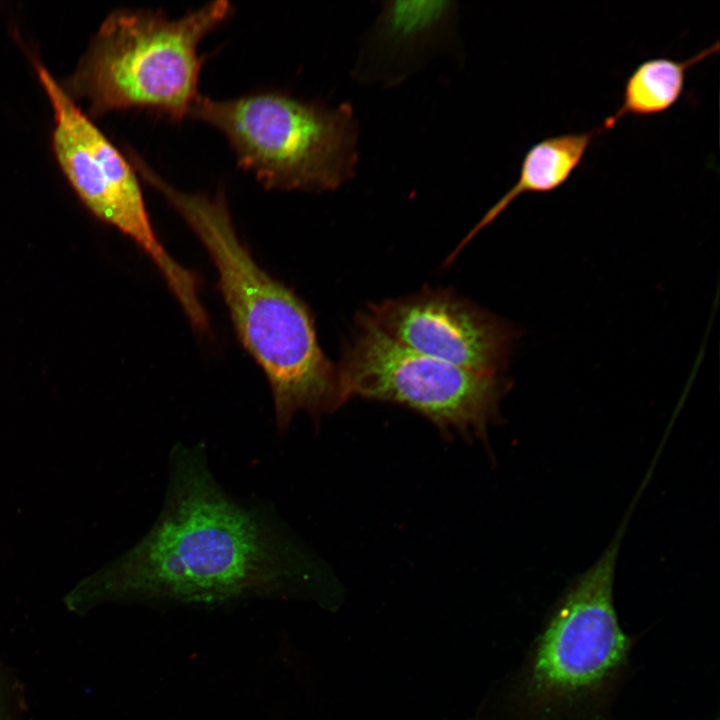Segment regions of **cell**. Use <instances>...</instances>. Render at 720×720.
Listing matches in <instances>:
<instances>
[{"label": "cell", "instance_id": "6da1fadb", "mask_svg": "<svg viewBox=\"0 0 720 720\" xmlns=\"http://www.w3.org/2000/svg\"><path fill=\"white\" fill-rule=\"evenodd\" d=\"M158 517L127 552L65 598L85 612L106 602L167 600L220 604L289 593L308 561L280 519L232 496L200 444H177Z\"/></svg>", "mask_w": 720, "mask_h": 720}, {"label": "cell", "instance_id": "7a4b0ae2", "mask_svg": "<svg viewBox=\"0 0 720 720\" xmlns=\"http://www.w3.org/2000/svg\"><path fill=\"white\" fill-rule=\"evenodd\" d=\"M141 176L210 254L237 335L270 384L278 432L300 411L316 417L339 408L346 399L338 368L322 352L308 308L253 259L236 234L223 194L182 191L149 166Z\"/></svg>", "mask_w": 720, "mask_h": 720}, {"label": "cell", "instance_id": "3957f363", "mask_svg": "<svg viewBox=\"0 0 720 720\" xmlns=\"http://www.w3.org/2000/svg\"><path fill=\"white\" fill-rule=\"evenodd\" d=\"M622 522L610 545L554 603L509 679L507 720H616L638 636L618 620L613 583Z\"/></svg>", "mask_w": 720, "mask_h": 720}, {"label": "cell", "instance_id": "277c9868", "mask_svg": "<svg viewBox=\"0 0 720 720\" xmlns=\"http://www.w3.org/2000/svg\"><path fill=\"white\" fill-rule=\"evenodd\" d=\"M232 12L212 1L170 19L162 11L117 10L102 23L65 91L93 116L133 108L179 121L200 96V41Z\"/></svg>", "mask_w": 720, "mask_h": 720}, {"label": "cell", "instance_id": "5b68a950", "mask_svg": "<svg viewBox=\"0 0 720 720\" xmlns=\"http://www.w3.org/2000/svg\"><path fill=\"white\" fill-rule=\"evenodd\" d=\"M189 116L219 130L265 188L324 192L354 174L357 123L348 104L329 108L275 91L200 95Z\"/></svg>", "mask_w": 720, "mask_h": 720}, {"label": "cell", "instance_id": "8992f818", "mask_svg": "<svg viewBox=\"0 0 720 720\" xmlns=\"http://www.w3.org/2000/svg\"><path fill=\"white\" fill-rule=\"evenodd\" d=\"M344 397L388 401L429 419L445 435L485 438L510 381L429 357L359 320L338 367Z\"/></svg>", "mask_w": 720, "mask_h": 720}, {"label": "cell", "instance_id": "52a82bcc", "mask_svg": "<svg viewBox=\"0 0 720 720\" xmlns=\"http://www.w3.org/2000/svg\"><path fill=\"white\" fill-rule=\"evenodd\" d=\"M50 100L56 160L83 204L100 220L130 237L153 260L192 325L208 323L196 276L165 250L153 229L134 167L76 105L50 72L36 63Z\"/></svg>", "mask_w": 720, "mask_h": 720}, {"label": "cell", "instance_id": "ba28073f", "mask_svg": "<svg viewBox=\"0 0 720 720\" xmlns=\"http://www.w3.org/2000/svg\"><path fill=\"white\" fill-rule=\"evenodd\" d=\"M359 320L406 348L489 376L506 368L519 337L511 324L445 290L370 304Z\"/></svg>", "mask_w": 720, "mask_h": 720}, {"label": "cell", "instance_id": "9c48e42d", "mask_svg": "<svg viewBox=\"0 0 720 720\" xmlns=\"http://www.w3.org/2000/svg\"><path fill=\"white\" fill-rule=\"evenodd\" d=\"M602 132L601 127L583 132H567L543 138L533 144L522 159L517 181L483 215L447 262L518 197L552 192L564 185L582 163L593 140Z\"/></svg>", "mask_w": 720, "mask_h": 720}, {"label": "cell", "instance_id": "30bf717a", "mask_svg": "<svg viewBox=\"0 0 720 720\" xmlns=\"http://www.w3.org/2000/svg\"><path fill=\"white\" fill-rule=\"evenodd\" d=\"M719 50V42L685 60L649 58L639 63L625 80L621 102L604 119L601 128H613L624 117H647L671 109L681 98L688 70Z\"/></svg>", "mask_w": 720, "mask_h": 720}, {"label": "cell", "instance_id": "8fae6325", "mask_svg": "<svg viewBox=\"0 0 720 720\" xmlns=\"http://www.w3.org/2000/svg\"><path fill=\"white\" fill-rule=\"evenodd\" d=\"M23 711L20 689L0 665V720H21Z\"/></svg>", "mask_w": 720, "mask_h": 720}]
</instances>
